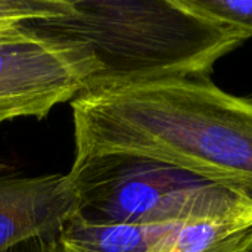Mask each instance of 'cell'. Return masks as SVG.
<instances>
[{
    "mask_svg": "<svg viewBox=\"0 0 252 252\" xmlns=\"http://www.w3.org/2000/svg\"><path fill=\"white\" fill-rule=\"evenodd\" d=\"M74 161L134 154L252 201V99L210 77L87 87L72 102Z\"/></svg>",
    "mask_w": 252,
    "mask_h": 252,
    "instance_id": "cell-1",
    "label": "cell"
},
{
    "mask_svg": "<svg viewBox=\"0 0 252 252\" xmlns=\"http://www.w3.org/2000/svg\"><path fill=\"white\" fill-rule=\"evenodd\" d=\"M27 27L84 44L100 65L87 87L210 77L245 41L177 0H74L66 16Z\"/></svg>",
    "mask_w": 252,
    "mask_h": 252,
    "instance_id": "cell-2",
    "label": "cell"
},
{
    "mask_svg": "<svg viewBox=\"0 0 252 252\" xmlns=\"http://www.w3.org/2000/svg\"><path fill=\"white\" fill-rule=\"evenodd\" d=\"M78 214L93 223L174 226L196 220H251L252 201L176 165L134 154L72 162Z\"/></svg>",
    "mask_w": 252,
    "mask_h": 252,
    "instance_id": "cell-3",
    "label": "cell"
},
{
    "mask_svg": "<svg viewBox=\"0 0 252 252\" xmlns=\"http://www.w3.org/2000/svg\"><path fill=\"white\" fill-rule=\"evenodd\" d=\"M99 72L100 65L81 43L27 25L0 30V124L44 120L55 106L72 102Z\"/></svg>",
    "mask_w": 252,
    "mask_h": 252,
    "instance_id": "cell-4",
    "label": "cell"
},
{
    "mask_svg": "<svg viewBox=\"0 0 252 252\" xmlns=\"http://www.w3.org/2000/svg\"><path fill=\"white\" fill-rule=\"evenodd\" d=\"M78 213L68 174L0 177V252L32 239H56Z\"/></svg>",
    "mask_w": 252,
    "mask_h": 252,
    "instance_id": "cell-5",
    "label": "cell"
},
{
    "mask_svg": "<svg viewBox=\"0 0 252 252\" xmlns=\"http://www.w3.org/2000/svg\"><path fill=\"white\" fill-rule=\"evenodd\" d=\"M171 227L93 223L77 213L63 224L58 244L61 252H146Z\"/></svg>",
    "mask_w": 252,
    "mask_h": 252,
    "instance_id": "cell-6",
    "label": "cell"
},
{
    "mask_svg": "<svg viewBox=\"0 0 252 252\" xmlns=\"http://www.w3.org/2000/svg\"><path fill=\"white\" fill-rule=\"evenodd\" d=\"M250 244L251 220H196L173 226L146 252H235Z\"/></svg>",
    "mask_w": 252,
    "mask_h": 252,
    "instance_id": "cell-7",
    "label": "cell"
},
{
    "mask_svg": "<svg viewBox=\"0 0 252 252\" xmlns=\"http://www.w3.org/2000/svg\"><path fill=\"white\" fill-rule=\"evenodd\" d=\"M177 3L236 32L244 40L252 37V0H177Z\"/></svg>",
    "mask_w": 252,
    "mask_h": 252,
    "instance_id": "cell-8",
    "label": "cell"
},
{
    "mask_svg": "<svg viewBox=\"0 0 252 252\" xmlns=\"http://www.w3.org/2000/svg\"><path fill=\"white\" fill-rule=\"evenodd\" d=\"M74 0H0V30L66 16Z\"/></svg>",
    "mask_w": 252,
    "mask_h": 252,
    "instance_id": "cell-9",
    "label": "cell"
},
{
    "mask_svg": "<svg viewBox=\"0 0 252 252\" xmlns=\"http://www.w3.org/2000/svg\"><path fill=\"white\" fill-rule=\"evenodd\" d=\"M9 252H61V248L58 244V238L56 239L38 238V239H32L25 244H21Z\"/></svg>",
    "mask_w": 252,
    "mask_h": 252,
    "instance_id": "cell-10",
    "label": "cell"
},
{
    "mask_svg": "<svg viewBox=\"0 0 252 252\" xmlns=\"http://www.w3.org/2000/svg\"><path fill=\"white\" fill-rule=\"evenodd\" d=\"M235 252H252V244H250V245H247V247H244V248H241V250H238V251Z\"/></svg>",
    "mask_w": 252,
    "mask_h": 252,
    "instance_id": "cell-11",
    "label": "cell"
}]
</instances>
